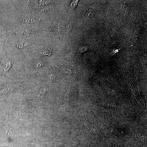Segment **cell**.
I'll return each instance as SVG.
<instances>
[{
    "label": "cell",
    "instance_id": "6da1fadb",
    "mask_svg": "<svg viewBox=\"0 0 147 147\" xmlns=\"http://www.w3.org/2000/svg\"><path fill=\"white\" fill-rule=\"evenodd\" d=\"M111 113L107 114L108 117L116 123H119L121 122V119L119 115L116 113Z\"/></svg>",
    "mask_w": 147,
    "mask_h": 147
},
{
    "label": "cell",
    "instance_id": "7a4b0ae2",
    "mask_svg": "<svg viewBox=\"0 0 147 147\" xmlns=\"http://www.w3.org/2000/svg\"><path fill=\"white\" fill-rule=\"evenodd\" d=\"M108 141L111 145V147H123L121 146L118 142L115 141Z\"/></svg>",
    "mask_w": 147,
    "mask_h": 147
},
{
    "label": "cell",
    "instance_id": "3957f363",
    "mask_svg": "<svg viewBox=\"0 0 147 147\" xmlns=\"http://www.w3.org/2000/svg\"><path fill=\"white\" fill-rule=\"evenodd\" d=\"M72 25L70 21H69L68 23L67 27V33L68 34H70L72 29Z\"/></svg>",
    "mask_w": 147,
    "mask_h": 147
},
{
    "label": "cell",
    "instance_id": "277c9868",
    "mask_svg": "<svg viewBox=\"0 0 147 147\" xmlns=\"http://www.w3.org/2000/svg\"><path fill=\"white\" fill-rule=\"evenodd\" d=\"M11 65V62L9 61L7 62L5 64L3 68L4 71L6 72L10 68Z\"/></svg>",
    "mask_w": 147,
    "mask_h": 147
},
{
    "label": "cell",
    "instance_id": "5b68a950",
    "mask_svg": "<svg viewBox=\"0 0 147 147\" xmlns=\"http://www.w3.org/2000/svg\"><path fill=\"white\" fill-rule=\"evenodd\" d=\"M78 1H73L71 3L70 6L74 9L75 8L77 5V3L78 2Z\"/></svg>",
    "mask_w": 147,
    "mask_h": 147
},
{
    "label": "cell",
    "instance_id": "8992f818",
    "mask_svg": "<svg viewBox=\"0 0 147 147\" xmlns=\"http://www.w3.org/2000/svg\"><path fill=\"white\" fill-rule=\"evenodd\" d=\"M10 90V88H6L5 89H3L1 91V92L3 93H6L8 92H9Z\"/></svg>",
    "mask_w": 147,
    "mask_h": 147
},
{
    "label": "cell",
    "instance_id": "52a82bcc",
    "mask_svg": "<svg viewBox=\"0 0 147 147\" xmlns=\"http://www.w3.org/2000/svg\"><path fill=\"white\" fill-rule=\"evenodd\" d=\"M65 73L67 74H70V75H71L72 74V72L71 71L67 70L65 71Z\"/></svg>",
    "mask_w": 147,
    "mask_h": 147
},
{
    "label": "cell",
    "instance_id": "ba28073f",
    "mask_svg": "<svg viewBox=\"0 0 147 147\" xmlns=\"http://www.w3.org/2000/svg\"><path fill=\"white\" fill-rule=\"evenodd\" d=\"M1 58H0V62H1Z\"/></svg>",
    "mask_w": 147,
    "mask_h": 147
}]
</instances>
